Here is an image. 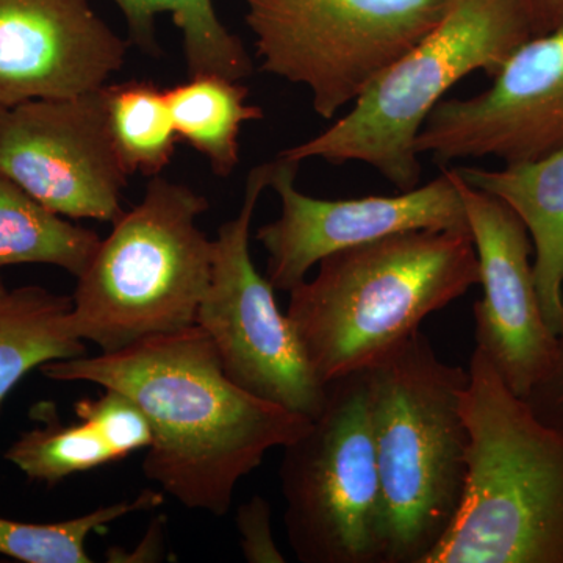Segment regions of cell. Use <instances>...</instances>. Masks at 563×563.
<instances>
[{
  "label": "cell",
  "instance_id": "cell-2",
  "mask_svg": "<svg viewBox=\"0 0 563 563\" xmlns=\"http://www.w3.org/2000/svg\"><path fill=\"white\" fill-rule=\"evenodd\" d=\"M479 285L472 233L409 231L335 252L290 291V318L322 384L366 372Z\"/></svg>",
  "mask_w": 563,
  "mask_h": 563
},
{
  "label": "cell",
  "instance_id": "cell-6",
  "mask_svg": "<svg viewBox=\"0 0 563 563\" xmlns=\"http://www.w3.org/2000/svg\"><path fill=\"white\" fill-rule=\"evenodd\" d=\"M207 210L192 188L152 177L77 277L70 332L114 352L196 324L213 263V242L198 228Z\"/></svg>",
  "mask_w": 563,
  "mask_h": 563
},
{
  "label": "cell",
  "instance_id": "cell-4",
  "mask_svg": "<svg viewBox=\"0 0 563 563\" xmlns=\"http://www.w3.org/2000/svg\"><path fill=\"white\" fill-rule=\"evenodd\" d=\"M388 514L385 563H426L453 528L468 485V369L437 357L421 332L366 369Z\"/></svg>",
  "mask_w": 563,
  "mask_h": 563
},
{
  "label": "cell",
  "instance_id": "cell-7",
  "mask_svg": "<svg viewBox=\"0 0 563 563\" xmlns=\"http://www.w3.org/2000/svg\"><path fill=\"white\" fill-rule=\"evenodd\" d=\"M284 525L302 563H385L388 514L366 372L328 385V401L284 448Z\"/></svg>",
  "mask_w": 563,
  "mask_h": 563
},
{
  "label": "cell",
  "instance_id": "cell-14",
  "mask_svg": "<svg viewBox=\"0 0 563 563\" xmlns=\"http://www.w3.org/2000/svg\"><path fill=\"white\" fill-rule=\"evenodd\" d=\"M128 49L91 0H0V106L98 90Z\"/></svg>",
  "mask_w": 563,
  "mask_h": 563
},
{
  "label": "cell",
  "instance_id": "cell-15",
  "mask_svg": "<svg viewBox=\"0 0 563 563\" xmlns=\"http://www.w3.org/2000/svg\"><path fill=\"white\" fill-rule=\"evenodd\" d=\"M74 410L79 420L73 424L52 420L22 433L7 451V461L29 479L55 485L151 446L146 415L121 391L103 388L102 396L81 399Z\"/></svg>",
  "mask_w": 563,
  "mask_h": 563
},
{
  "label": "cell",
  "instance_id": "cell-24",
  "mask_svg": "<svg viewBox=\"0 0 563 563\" xmlns=\"http://www.w3.org/2000/svg\"><path fill=\"white\" fill-rule=\"evenodd\" d=\"M523 399L537 418L563 432V333L553 366Z\"/></svg>",
  "mask_w": 563,
  "mask_h": 563
},
{
  "label": "cell",
  "instance_id": "cell-9",
  "mask_svg": "<svg viewBox=\"0 0 563 563\" xmlns=\"http://www.w3.org/2000/svg\"><path fill=\"white\" fill-rule=\"evenodd\" d=\"M273 162L247 174L242 209L213 240L209 288L196 324L217 347L222 369L255 398L314 420L328 401V385L314 374L298 332L280 312L268 277L251 255V224L269 188Z\"/></svg>",
  "mask_w": 563,
  "mask_h": 563
},
{
  "label": "cell",
  "instance_id": "cell-17",
  "mask_svg": "<svg viewBox=\"0 0 563 563\" xmlns=\"http://www.w3.org/2000/svg\"><path fill=\"white\" fill-rule=\"evenodd\" d=\"M70 309L73 298L38 285L0 292V404L32 369L87 354L70 332Z\"/></svg>",
  "mask_w": 563,
  "mask_h": 563
},
{
  "label": "cell",
  "instance_id": "cell-25",
  "mask_svg": "<svg viewBox=\"0 0 563 563\" xmlns=\"http://www.w3.org/2000/svg\"><path fill=\"white\" fill-rule=\"evenodd\" d=\"M532 36L544 35L563 25V0H520Z\"/></svg>",
  "mask_w": 563,
  "mask_h": 563
},
{
  "label": "cell",
  "instance_id": "cell-20",
  "mask_svg": "<svg viewBox=\"0 0 563 563\" xmlns=\"http://www.w3.org/2000/svg\"><path fill=\"white\" fill-rule=\"evenodd\" d=\"M98 233L41 206L0 173V268L43 263L79 277L98 250Z\"/></svg>",
  "mask_w": 563,
  "mask_h": 563
},
{
  "label": "cell",
  "instance_id": "cell-18",
  "mask_svg": "<svg viewBox=\"0 0 563 563\" xmlns=\"http://www.w3.org/2000/svg\"><path fill=\"white\" fill-rule=\"evenodd\" d=\"M166 98L180 143L201 154L218 177L231 176L240 165L243 125L265 117L247 102L250 88L220 74H196L168 88Z\"/></svg>",
  "mask_w": 563,
  "mask_h": 563
},
{
  "label": "cell",
  "instance_id": "cell-22",
  "mask_svg": "<svg viewBox=\"0 0 563 563\" xmlns=\"http://www.w3.org/2000/svg\"><path fill=\"white\" fill-rule=\"evenodd\" d=\"M162 503V493L150 490L133 501L110 504L58 523H22L0 517V554L25 563H91L87 539L92 532Z\"/></svg>",
  "mask_w": 563,
  "mask_h": 563
},
{
  "label": "cell",
  "instance_id": "cell-13",
  "mask_svg": "<svg viewBox=\"0 0 563 563\" xmlns=\"http://www.w3.org/2000/svg\"><path fill=\"white\" fill-rule=\"evenodd\" d=\"M455 177L484 290L473 307L476 350L515 395L526 398L550 372L559 351V336L537 291L531 236L506 203L470 187L457 173Z\"/></svg>",
  "mask_w": 563,
  "mask_h": 563
},
{
  "label": "cell",
  "instance_id": "cell-8",
  "mask_svg": "<svg viewBox=\"0 0 563 563\" xmlns=\"http://www.w3.org/2000/svg\"><path fill=\"white\" fill-rule=\"evenodd\" d=\"M262 73L310 92L318 117L352 106L450 0H240Z\"/></svg>",
  "mask_w": 563,
  "mask_h": 563
},
{
  "label": "cell",
  "instance_id": "cell-10",
  "mask_svg": "<svg viewBox=\"0 0 563 563\" xmlns=\"http://www.w3.org/2000/svg\"><path fill=\"white\" fill-rule=\"evenodd\" d=\"M0 173L63 218L113 224L131 174L110 139L102 87L0 106Z\"/></svg>",
  "mask_w": 563,
  "mask_h": 563
},
{
  "label": "cell",
  "instance_id": "cell-5",
  "mask_svg": "<svg viewBox=\"0 0 563 563\" xmlns=\"http://www.w3.org/2000/svg\"><path fill=\"white\" fill-rule=\"evenodd\" d=\"M531 25L520 0H450L440 21L384 69L350 111L279 157L332 165L363 163L399 191L418 187L422 125L455 84L476 70L493 77Z\"/></svg>",
  "mask_w": 563,
  "mask_h": 563
},
{
  "label": "cell",
  "instance_id": "cell-1",
  "mask_svg": "<svg viewBox=\"0 0 563 563\" xmlns=\"http://www.w3.org/2000/svg\"><path fill=\"white\" fill-rule=\"evenodd\" d=\"M41 373L129 396L152 429L143 462L147 479L187 509L214 517L231 510L240 481L268 451L295 442L312 424L233 384L198 324L95 357L46 363Z\"/></svg>",
  "mask_w": 563,
  "mask_h": 563
},
{
  "label": "cell",
  "instance_id": "cell-21",
  "mask_svg": "<svg viewBox=\"0 0 563 563\" xmlns=\"http://www.w3.org/2000/svg\"><path fill=\"white\" fill-rule=\"evenodd\" d=\"M107 128L125 172L161 176L177 144L166 90L151 80H128L102 87Z\"/></svg>",
  "mask_w": 563,
  "mask_h": 563
},
{
  "label": "cell",
  "instance_id": "cell-3",
  "mask_svg": "<svg viewBox=\"0 0 563 563\" xmlns=\"http://www.w3.org/2000/svg\"><path fill=\"white\" fill-rule=\"evenodd\" d=\"M468 373V485L426 563H563V432L537 418L479 350Z\"/></svg>",
  "mask_w": 563,
  "mask_h": 563
},
{
  "label": "cell",
  "instance_id": "cell-19",
  "mask_svg": "<svg viewBox=\"0 0 563 563\" xmlns=\"http://www.w3.org/2000/svg\"><path fill=\"white\" fill-rule=\"evenodd\" d=\"M128 22L133 43L158 52L155 20L169 14L179 29L188 76L220 74L244 80L254 73L246 47L218 16L213 0H113Z\"/></svg>",
  "mask_w": 563,
  "mask_h": 563
},
{
  "label": "cell",
  "instance_id": "cell-16",
  "mask_svg": "<svg viewBox=\"0 0 563 563\" xmlns=\"http://www.w3.org/2000/svg\"><path fill=\"white\" fill-rule=\"evenodd\" d=\"M470 187L495 196L523 221L533 246V276L551 331L563 333V150L499 169L457 166Z\"/></svg>",
  "mask_w": 563,
  "mask_h": 563
},
{
  "label": "cell",
  "instance_id": "cell-23",
  "mask_svg": "<svg viewBox=\"0 0 563 563\" xmlns=\"http://www.w3.org/2000/svg\"><path fill=\"white\" fill-rule=\"evenodd\" d=\"M236 528L242 536L244 559L251 563H284V553L274 540L272 506L262 496L242 504L236 512Z\"/></svg>",
  "mask_w": 563,
  "mask_h": 563
},
{
  "label": "cell",
  "instance_id": "cell-12",
  "mask_svg": "<svg viewBox=\"0 0 563 563\" xmlns=\"http://www.w3.org/2000/svg\"><path fill=\"white\" fill-rule=\"evenodd\" d=\"M415 150L433 162L537 161L563 150V25L525 41L472 98L443 99Z\"/></svg>",
  "mask_w": 563,
  "mask_h": 563
},
{
  "label": "cell",
  "instance_id": "cell-26",
  "mask_svg": "<svg viewBox=\"0 0 563 563\" xmlns=\"http://www.w3.org/2000/svg\"><path fill=\"white\" fill-rule=\"evenodd\" d=\"M5 290H7V288L3 287L2 279H0V292H3Z\"/></svg>",
  "mask_w": 563,
  "mask_h": 563
},
{
  "label": "cell",
  "instance_id": "cell-11",
  "mask_svg": "<svg viewBox=\"0 0 563 563\" xmlns=\"http://www.w3.org/2000/svg\"><path fill=\"white\" fill-rule=\"evenodd\" d=\"M299 163L277 157L269 188L280 199L276 221L258 229L268 254L266 274L276 290L290 292L322 258L409 231L470 232L453 168L412 190L393 196L318 199L296 188Z\"/></svg>",
  "mask_w": 563,
  "mask_h": 563
}]
</instances>
